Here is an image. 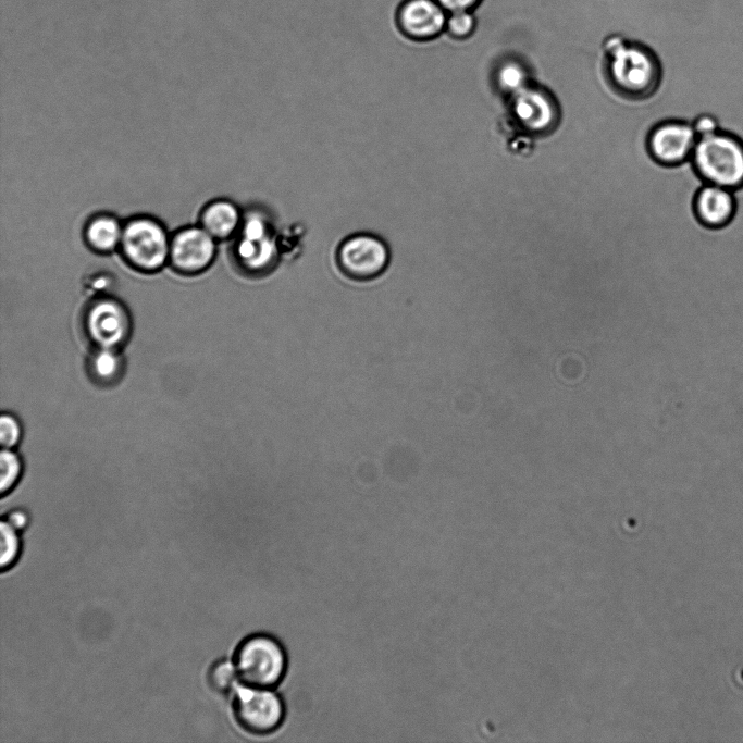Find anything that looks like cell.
<instances>
[{
  "mask_svg": "<svg viewBox=\"0 0 743 743\" xmlns=\"http://www.w3.org/2000/svg\"><path fill=\"white\" fill-rule=\"evenodd\" d=\"M690 160L705 183L733 190L743 186V140L730 132L698 137Z\"/></svg>",
  "mask_w": 743,
  "mask_h": 743,
  "instance_id": "obj_2",
  "label": "cell"
},
{
  "mask_svg": "<svg viewBox=\"0 0 743 743\" xmlns=\"http://www.w3.org/2000/svg\"><path fill=\"white\" fill-rule=\"evenodd\" d=\"M238 678L234 662L227 659H219L211 665L208 671V683L211 689L221 694H227L235 689Z\"/></svg>",
  "mask_w": 743,
  "mask_h": 743,
  "instance_id": "obj_17",
  "label": "cell"
},
{
  "mask_svg": "<svg viewBox=\"0 0 743 743\" xmlns=\"http://www.w3.org/2000/svg\"><path fill=\"white\" fill-rule=\"evenodd\" d=\"M697 137L707 136L720 131V125L716 116L709 113L699 114L692 121Z\"/></svg>",
  "mask_w": 743,
  "mask_h": 743,
  "instance_id": "obj_22",
  "label": "cell"
},
{
  "mask_svg": "<svg viewBox=\"0 0 743 743\" xmlns=\"http://www.w3.org/2000/svg\"><path fill=\"white\" fill-rule=\"evenodd\" d=\"M121 246L131 263L144 271L158 270L170 258L171 243L166 233L151 219L128 222L123 230Z\"/></svg>",
  "mask_w": 743,
  "mask_h": 743,
  "instance_id": "obj_5",
  "label": "cell"
},
{
  "mask_svg": "<svg viewBox=\"0 0 743 743\" xmlns=\"http://www.w3.org/2000/svg\"><path fill=\"white\" fill-rule=\"evenodd\" d=\"M736 201L733 189L705 183L694 199V209L699 221L710 227L726 225L735 213Z\"/></svg>",
  "mask_w": 743,
  "mask_h": 743,
  "instance_id": "obj_12",
  "label": "cell"
},
{
  "mask_svg": "<svg viewBox=\"0 0 743 743\" xmlns=\"http://www.w3.org/2000/svg\"><path fill=\"white\" fill-rule=\"evenodd\" d=\"M86 331L98 346L116 349L128 337L131 321L126 309L116 300L102 298L88 308Z\"/></svg>",
  "mask_w": 743,
  "mask_h": 743,
  "instance_id": "obj_9",
  "label": "cell"
},
{
  "mask_svg": "<svg viewBox=\"0 0 743 743\" xmlns=\"http://www.w3.org/2000/svg\"><path fill=\"white\" fill-rule=\"evenodd\" d=\"M90 373L100 383H111L122 372V358L114 348L98 347L89 362Z\"/></svg>",
  "mask_w": 743,
  "mask_h": 743,
  "instance_id": "obj_15",
  "label": "cell"
},
{
  "mask_svg": "<svg viewBox=\"0 0 743 743\" xmlns=\"http://www.w3.org/2000/svg\"><path fill=\"white\" fill-rule=\"evenodd\" d=\"M475 29V17L472 11L462 10L450 12L447 15L445 30L456 39H466Z\"/></svg>",
  "mask_w": 743,
  "mask_h": 743,
  "instance_id": "obj_20",
  "label": "cell"
},
{
  "mask_svg": "<svg viewBox=\"0 0 743 743\" xmlns=\"http://www.w3.org/2000/svg\"><path fill=\"white\" fill-rule=\"evenodd\" d=\"M21 472L20 457L13 450L3 448L0 454V491L2 494L13 488L21 476Z\"/></svg>",
  "mask_w": 743,
  "mask_h": 743,
  "instance_id": "obj_19",
  "label": "cell"
},
{
  "mask_svg": "<svg viewBox=\"0 0 743 743\" xmlns=\"http://www.w3.org/2000/svg\"><path fill=\"white\" fill-rule=\"evenodd\" d=\"M233 710L237 723L247 732L257 735L276 730L285 714L283 701L271 689L245 684L235 692Z\"/></svg>",
  "mask_w": 743,
  "mask_h": 743,
  "instance_id": "obj_4",
  "label": "cell"
},
{
  "mask_svg": "<svg viewBox=\"0 0 743 743\" xmlns=\"http://www.w3.org/2000/svg\"><path fill=\"white\" fill-rule=\"evenodd\" d=\"M1 531V556L0 565L1 569L8 570L12 568L17 561L22 543L20 537V531L14 529L5 519L0 523Z\"/></svg>",
  "mask_w": 743,
  "mask_h": 743,
  "instance_id": "obj_18",
  "label": "cell"
},
{
  "mask_svg": "<svg viewBox=\"0 0 743 743\" xmlns=\"http://www.w3.org/2000/svg\"><path fill=\"white\" fill-rule=\"evenodd\" d=\"M511 112L517 124L532 135L552 132L559 121L555 97L545 88L530 84L512 95Z\"/></svg>",
  "mask_w": 743,
  "mask_h": 743,
  "instance_id": "obj_8",
  "label": "cell"
},
{
  "mask_svg": "<svg viewBox=\"0 0 743 743\" xmlns=\"http://www.w3.org/2000/svg\"><path fill=\"white\" fill-rule=\"evenodd\" d=\"M336 261L346 277L364 282L380 276L385 271L389 253L380 238L358 234L346 238L339 245Z\"/></svg>",
  "mask_w": 743,
  "mask_h": 743,
  "instance_id": "obj_6",
  "label": "cell"
},
{
  "mask_svg": "<svg viewBox=\"0 0 743 743\" xmlns=\"http://www.w3.org/2000/svg\"><path fill=\"white\" fill-rule=\"evenodd\" d=\"M240 214L235 205L219 200L209 205L202 214V227L214 238H226L239 226Z\"/></svg>",
  "mask_w": 743,
  "mask_h": 743,
  "instance_id": "obj_13",
  "label": "cell"
},
{
  "mask_svg": "<svg viewBox=\"0 0 743 743\" xmlns=\"http://www.w3.org/2000/svg\"><path fill=\"white\" fill-rule=\"evenodd\" d=\"M21 424L15 417L3 413L0 418V442L2 448H13L21 438Z\"/></svg>",
  "mask_w": 743,
  "mask_h": 743,
  "instance_id": "obj_21",
  "label": "cell"
},
{
  "mask_svg": "<svg viewBox=\"0 0 743 743\" xmlns=\"http://www.w3.org/2000/svg\"><path fill=\"white\" fill-rule=\"evenodd\" d=\"M124 227L109 215L94 219L86 232L88 243L100 251H110L121 245Z\"/></svg>",
  "mask_w": 743,
  "mask_h": 743,
  "instance_id": "obj_14",
  "label": "cell"
},
{
  "mask_svg": "<svg viewBox=\"0 0 743 743\" xmlns=\"http://www.w3.org/2000/svg\"><path fill=\"white\" fill-rule=\"evenodd\" d=\"M447 15L436 0H405L397 10L396 23L409 39L426 41L445 30Z\"/></svg>",
  "mask_w": 743,
  "mask_h": 743,
  "instance_id": "obj_10",
  "label": "cell"
},
{
  "mask_svg": "<svg viewBox=\"0 0 743 743\" xmlns=\"http://www.w3.org/2000/svg\"><path fill=\"white\" fill-rule=\"evenodd\" d=\"M611 84L628 97H648L660 87L662 65L648 48L636 44L612 42L608 52Z\"/></svg>",
  "mask_w": 743,
  "mask_h": 743,
  "instance_id": "obj_1",
  "label": "cell"
},
{
  "mask_svg": "<svg viewBox=\"0 0 743 743\" xmlns=\"http://www.w3.org/2000/svg\"><path fill=\"white\" fill-rule=\"evenodd\" d=\"M495 82L499 90L512 96L529 85V74L522 63L509 60L497 67Z\"/></svg>",
  "mask_w": 743,
  "mask_h": 743,
  "instance_id": "obj_16",
  "label": "cell"
},
{
  "mask_svg": "<svg viewBox=\"0 0 743 743\" xmlns=\"http://www.w3.org/2000/svg\"><path fill=\"white\" fill-rule=\"evenodd\" d=\"M233 662L239 680L245 685L272 689L285 674L287 657L275 637L256 633L238 644Z\"/></svg>",
  "mask_w": 743,
  "mask_h": 743,
  "instance_id": "obj_3",
  "label": "cell"
},
{
  "mask_svg": "<svg viewBox=\"0 0 743 743\" xmlns=\"http://www.w3.org/2000/svg\"><path fill=\"white\" fill-rule=\"evenodd\" d=\"M4 519L20 532L28 527L30 520L28 513L22 509L11 510Z\"/></svg>",
  "mask_w": 743,
  "mask_h": 743,
  "instance_id": "obj_24",
  "label": "cell"
},
{
  "mask_svg": "<svg viewBox=\"0 0 743 743\" xmlns=\"http://www.w3.org/2000/svg\"><path fill=\"white\" fill-rule=\"evenodd\" d=\"M447 13L455 11H472L481 0H436Z\"/></svg>",
  "mask_w": 743,
  "mask_h": 743,
  "instance_id": "obj_23",
  "label": "cell"
},
{
  "mask_svg": "<svg viewBox=\"0 0 743 743\" xmlns=\"http://www.w3.org/2000/svg\"><path fill=\"white\" fill-rule=\"evenodd\" d=\"M697 138L692 122L662 120L648 133L647 150L656 164L674 166L691 159Z\"/></svg>",
  "mask_w": 743,
  "mask_h": 743,
  "instance_id": "obj_7",
  "label": "cell"
},
{
  "mask_svg": "<svg viewBox=\"0 0 743 743\" xmlns=\"http://www.w3.org/2000/svg\"><path fill=\"white\" fill-rule=\"evenodd\" d=\"M214 253V237L203 227L182 230L171 242L170 258L179 271L186 273L206 269Z\"/></svg>",
  "mask_w": 743,
  "mask_h": 743,
  "instance_id": "obj_11",
  "label": "cell"
}]
</instances>
